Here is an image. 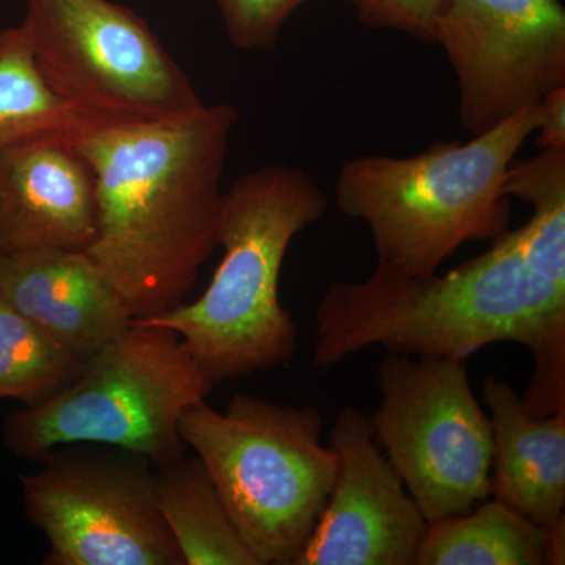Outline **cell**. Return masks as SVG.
I'll return each instance as SVG.
<instances>
[{"label":"cell","mask_w":565,"mask_h":565,"mask_svg":"<svg viewBox=\"0 0 565 565\" xmlns=\"http://www.w3.org/2000/svg\"><path fill=\"white\" fill-rule=\"evenodd\" d=\"M315 321L318 373L375 345L467 362L487 345L516 343L534 356L526 411L565 408V250L525 225L446 274L408 277L377 266L366 280L332 281Z\"/></svg>","instance_id":"obj_1"},{"label":"cell","mask_w":565,"mask_h":565,"mask_svg":"<svg viewBox=\"0 0 565 565\" xmlns=\"http://www.w3.org/2000/svg\"><path fill=\"white\" fill-rule=\"evenodd\" d=\"M237 121L233 104H204L182 120L88 126L74 137L95 178L96 232L85 253L132 321L184 303L218 247Z\"/></svg>","instance_id":"obj_2"},{"label":"cell","mask_w":565,"mask_h":565,"mask_svg":"<svg viewBox=\"0 0 565 565\" xmlns=\"http://www.w3.org/2000/svg\"><path fill=\"white\" fill-rule=\"evenodd\" d=\"M329 196L310 173L259 167L223 196V258L206 291L141 323L180 334L212 384L291 363L299 329L280 302L282 263L297 234L321 221Z\"/></svg>","instance_id":"obj_3"},{"label":"cell","mask_w":565,"mask_h":565,"mask_svg":"<svg viewBox=\"0 0 565 565\" xmlns=\"http://www.w3.org/2000/svg\"><path fill=\"white\" fill-rule=\"evenodd\" d=\"M541 102L468 141H438L408 158L356 156L334 185L338 210L370 230L377 266L422 277L463 244L508 233L504 178L535 132Z\"/></svg>","instance_id":"obj_4"},{"label":"cell","mask_w":565,"mask_h":565,"mask_svg":"<svg viewBox=\"0 0 565 565\" xmlns=\"http://www.w3.org/2000/svg\"><path fill=\"white\" fill-rule=\"evenodd\" d=\"M323 416L236 394L225 411L206 401L182 412L178 433L221 494L259 565H294L321 516L338 455L322 444Z\"/></svg>","instance_id":"obj_5"},{"label":"cell","mask_w":565,"mask_h":565,"mask_svg":"<svg viewBox=\"0 0 565 565\" xmlns=\"http://www.w3.org/2000/svg\"><path fill=\"white\" fill-rule=\"evenodd\" d=\"M212 388L180 334L132 321L57 392L9 415L3 441L31 462L40 463L61 446L98 444L161 467L185 455L178 423Z\"/></svg>","instance_id":"obj_6"},{"label":"cell","mask_w":565,"mask_h":565,"mask_svg":"<svg viewBox=\"0 0 565 565\" xmlns=\"http://www.w3.org/2000/svg\"><path fill=\"white\" fill-rule=\"evenodd\" d=\"M22 21L52 92L90 126L177 121L204 103L136 11L111 0H24Z\"/></svg>","instance_id":"obj_7"},{"label":"cell","mask_w":565,"mask_h":565,"mask_svg":"<svg viewBox=\"0 0 565 565\" xmlns=\"http://www.w3.org/2000/svg\"><path fill=\"white\" fill-rule=\"evenodd\" d=\"M375 441L429 523L490 497L493 437L465 362L392 353L379 364Z\"/></svg>","instance_id":"obj_8"},{"label":"cell","mask_w":565,"mask_h":565,"mask_svg":"<svg viewBox=\"0 0 565 565\" xmlns=\"http://www.w3.org/2000/svg\"><path fill=\"white\" fill-rule=\"evenodd\" d=\"M154 465L128 449L76 444L21 476L29 522L50 542L46 565H184L152 493Z\"/></svg>","instance_id":"obj_9"},{"label":"cell","mask_w":565,"mask_h":565,"mask_svg":"<svg viewBox=\"0 0 565 565\" xmlns=\"http://www.w3.org/2000/svg\"><path fill=\"white\" fill-rule=\"evenodd\" d=\"M434 44L455 71L459 121L470 136L565 87L561 0H449Z\"/></svg>","instance_id":"obj_10"},{"label":"cell","mask_w":565,"mask_h":565,"mask_svg":"<svg viewBox=\"0 0 565 565\" xmlns=\"http://www.w3.org/2000/svg\"><path fill=\"white\" fill-rule=\"evenodd\" d=\"M329 445L337 478L294 565H414L429 522L382 455L370 416L344 407Z\"/></svg>","instance_id":"obj_11"},{"label":"cell","mask_w":565,"mask_h":565,"mask_svg":"<svg viewBox=\"0 0 565 565\" xmlns=\"http://www.w3.org/2000/svg\"><path fill=\"white\" fill-rule=\"evenodd\" d=\"M95 232V178L73 139L0 150V252H85Z\"/></svg>","instance_id":"obj_12"},{"label":"cell","mask_w":565,"mask_h":565,"mask_svg":"<svg viewBox=\"0 0 565 565\" xmlns=\"http://www.w3.org/2000/svg\"><path fill=\"white\" fill-rule=\"evenodd\" d=\"M0 299L82 362L132 322L120 296L79 250L0 252Z\"/></svg>","instance_id":"obj_13"},{"label":"cell","mask_w":565,"mask_h":565,"mask_svg":"<svg viewBox=\"0 0 565 565\" xmlns=\"http://www.w3.org/2000/svg\"><path fill=\"white\" fill-rule=\"evenodd\" d=\"M492 424L490 494L555 537H565V408L535 416L498 379L482 382Z\"/></svg>","instance_id":"obj_14"},{"label":"cell","mask_w":565,"mask_h":565,"mask_svg":"<svg viewBox=\"0 0 565 565\" xmlns=\"http://www.w3.org/2000/svg\"><path fill=\"white\" fill-rule=\"evenodd\" d=\"M564 559L565 537L487 498L468 514L429 523L414 565H563Z\"/></svg>","instance_id":"obj_15"},{"label":"cell","mask_w":565,"mask_h":565,"mask_svg":"<svg viewBox=\"0 0 565 565\" xmlns=\"http://www.w3.org/2000/svg\"><path fill=\"white\" fill-rule=\"evenodd\" d=\"M152 493L184 565H259L199 457L154 467Z\"/></svg>","instance_id":"obj_16"},{"label":"cell","mask_w":565,"mask_h":565,"mask_svg":"<svg viewBox=\"0 0 565 565\" xmlns=\"http://www.w3.org/2000/svg\"><path fill=\"white\" fill-rule=\"evenodd\" d=\"M88 126L41 76L22 22L0 31V150L41 139H74Z\"/></svg>","instance_id":"obj_17"},{"label":"cell","mask_w":565,"mask_h":565,"mask_svg":"<svg viewBox=\"0 0 565 565\" xmlns=\"http://www.w3.org/2000/svg\"><path fill=\"white\" fill-rule=\"evenodd\" d=\"M82 360L0 299V399L33 405L77 373Z\"/></svg>","instance_id":"obj_18"},{"label":"cell","mask_w":565,"mask_h":565,"mask_svg":"<svg viewBox=\"0 0 565 565\" xmlns=\"http://www.w3.org/2000/svg\"><path fill=\"white\" fill-rule=\"evenodd\" d=\"M308 2L313 0H215L230 43L241 51L273 50L286 21Z\"/></svg>","instance_id":"obj_19"},{"label":"cell","mask_w":565,"mask_h":565,"mask_svg":"<svg viewBox=\"0 0 565 565\" xmlns=\"http://www.w3.org/2000/svg\"><path fill=\"white\" fill-rule=\"evenodd\" d=\"M449 0H355L353 9L367 29H386L435 43V24Z\"/></svg>","instance_id":"obj_20"},{"label":"cell","mask_w":565,"mask_h":565,"mask_svg":"<svg viewBox=\"0 0 565 565\" xmlns=\"http://www.w3.org/2000/svg\"><path fill=\"white\" fill-rule=\"evenodd\" d=\"M535 132L541 150L565 148V87L555 88L541 99Z\"/></svg>","instance_id":"obj_21"}]
</instances>
